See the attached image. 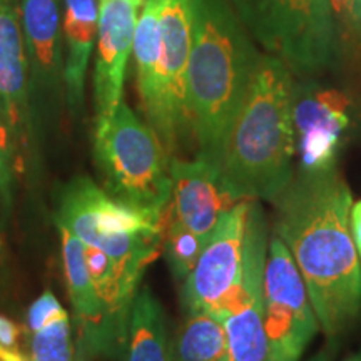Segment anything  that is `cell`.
I'll use <instances>...</instances> for the list:
<instances>
[{
  "mask_svg": "<svg viewBox=\"0 0 361 361\" xmlns=\"http://www.w3.org/2000/svg\"><path fill=\"white\" fill-rule=\"evenodd\" d=\"M32 335L29 361H74L71 324L66 310L49 319Z\"/></svg>",
  "mask_w": 361,
  "mask_h": 361,
  "instance_id": "22",
  "label": "cell"
},
{
  "mask_svg": "<svg viewBox=\"0 0 361 361\" xmlns=\"http://www.w3.org/2000/svg\"><path fill=\"white\" fill-rule=\"evenodd\" d=\"M333 12H335L336 20L345 22L350 25V13H348V0H331Z\"/></svg>",
  "mask_w": 361,
  "mask_h": 361,
  "instance_id": "27",
  "label": "cell"
},
{
  "mask_svg": "<svg viewBox=\"0 0 361 361\" xmlns=\"http://www.w3.org/2000/svg\"><path fill=\"white\" fill-rule=\"evenodd\" d=\"M27 66L20 4L0 0V117L11 129L16 146H25L29 133Z\"/></svg>",
  "mask_w": 361,
  "mask_h": 361,
  "instance_id": "15",
  "label": "cell"
},
{
  "mask_svg": "<svg viewBox=\"0 0 361 361\" xmlns=\"http://www.w3.org/2000/svg\"><path fill=\"white\" fill-rule=\"evenodd\" d=\"M169 176L171 216L207 241L221 216L239 200L228 191L218 166L200 154L192 161L171 157Z\"/></svg>",
  "mask_w": 361,
  "mask_h": 361,
  "instance_id": "14",
  "label": "cell"
},
{
  "mask_svg": "<svg viewBox=\"0 0 361 361\" xmlns=\"http://www.w3.org/2000/svg\"><path fill=\"white\" fill-rule=\"evenodd\" d=\"M293 82L279 59L263 54L221 159V178L239 201H274L296 173Z\"/></svg>",
  "mask_w": 361,
  "mask_h": 361,
  "instance_id": "3",
  "label": "cell"
},
{
  "mask_svg": "<svg viewBox=\"0 0 361 361\" xmlns=\"http://www.w3.org/2000/svg\"><path fill=\"white\" fill-rule=\"evenodd\" d=\"M97 54L96 71H94L96 124L109 119L123 101L126 67L134 45L139 8L146 0H97Z\"/></svg>",
  "mask_w": 361,
  "mask_h": 361,
  "instance_id": "13",
  "label": "cell"
},
{
  "mask_svg": "<svg viewBox=\"0 0 361 361\" xmlns=\"http://www.w3.org/2000/svg\"><path fill=\"white\" fill-rule=\"evenodd\" d=\"M268 226L259 201H251L246 219L245 268L234 310L223 322L226 361H268L264 328V264Z\"/></svg>",
  "mask_w": 361,
  "mask_h": 361,
  "instance_id": "11",
  "label": "cell"
},
{
  "mask_svg": "<svg viewBox=\"0 0 361 361\" xmlns=\"http://www.w3.org/2000/svg\"><path fill=\"white\" fill-rule=\"evenodd\" d=\"M350 229H351V238H353L356 252H358L361 259V201L351 204Z\"/></svg>",
  "mask_w": 361,
  "mask_h": 361,
  "instance_id": "25",
  "label": "cell"
},
{
  "mask_svg": "<svg viewBox=\"0 0 361 361\" xmlns=\"http://www.w3.org/2000/svg\"><path fill=\"white\" fill-rule=\"evenodd\" d=\"M56 221L84 245L106 252L126 273L141 278L162 241V218L112 200L85 176L64 188Z\"/></svg>",
  "mask_w": 361,
  "mask_h": 361,
  "instance_id": "6",
  "label": "cell"
},
{
  "mask_svg": "<svg viewBox=\"0 0 361 361\" xmlns=\"http://www.w3.org/2000/svg\"><path fill=\"white\" fill-rule=\"evenodd\" d=\"M186 75L189 134L197 154L221 169L229 130L263 57L229 0H191Z\"/></svg>",
  "mask_w": 361,
  "mask_h": 361,
  "instance_id": "2",
  "label": "cell"
},
{
  "mask_svg": "<svg viewBox=\"0 0 361 361\" xmlns=\"http://www.w3.org/2000/svg\"><path fill=\"white\" fill-rule=\"evenodd\" d=\"M350 27L361 37V0H348Z\"/></svg>",
  "mask_w": 361,
  "mask_h": 361,
  "instance_id": "26",
  "label": "cell"
},
{
  "mask_svg": "<svg viewBox=\"0 0 361 361\" xmlns=\"http://www.w3.org/2000/svg\"><path fill=\"white\" fill-rule=\"evenodd\" d=\"M62 2V49L67 102L74 112L80 111L84 101L85 72L97 39V0H61Z\"/></svg>",
  "mask_w": 361,
  "mask_h": 361,
  "instance_id": "17",
  "label": "cell"
},
{
  "mask_svg": "<svg viewBox=\"0 0 361 361\" xmlns=\"http://www.w3.org/2000/svg\"><path fill=\"white\" fill-rule=\"evenodd\" d=\"M164 4L166 0H146L142 12L139 13L137 25H135L133 49L137 89L144 109L152 102L156 90L157 67H159L162 51L161 13Z\"/></svg>",
  "mask_w": 361,
  "mask_h": 361,
  "instance_id": "19",
  "label": "cell"
},
{
  "mask_svg": "<svg viewBox=\"0 0 361 361\" xmlns=\"http://www.w3.org/2000/svg\"><path fill=\"white\" fill-rule=\"evenodd\" d=\"M251 200L238 201L221 216L200 259L184 279V313H207L224 319L236 305L245 268L246 219Z\"/></svg>",
  "mask_w": 361,
  "mask_h": 361,
  "instance_id": "9",
  "label": "cell"
},
{
  "mask_svg": "<svg viewBox=\"0 0 361 361\" xmlns=\"http://www.w3.org/2000/svg\"><path fill=\"white\" fill-rule=\"evenodd\" d=\"M291 119L295 129L296 171L335 169L338 157L360 123V107L346 90L316 78L293 82Z\"/></svg>",
  "mask_w": 361,
  "mask_h": 361,
  "instance_id": "7",
  "label": "cell"
},
{
  "mask_svg": "<svg viewBox=\"0 0 361 361\" xmlns=\"http://www.w3.org/2000/svg\"><path fill=\"white\" fill-rule=\"evenodd\" d=\"M264 328L268 361H300L319 331L305 279L276 234L269 239L264 264Z\"/></svg>",
  "mask_w": 361,
  "mask_h": 361,
  "instance_id": "8",
  "label": "cell"
},
{
  "mask_svg": "<svg viewBox=\"0 0 361 361\" xmlns=\"http://www.w3.org/2000/svg\"><path fill=\"white\" fill-rule=\"evenodd\" d=\"M128 361H169V335L164 310L151 288L135 293L129 319Z\"/></svg>",
  "mask_w": 361,
  "mask_h": 361,
  "instance_id": "18",
  "label": "cell"
},
{
  "mask_svg": "<svg viewBox=\"0 0 361 361\" xmlns=\"http://www.w3.org/2000/svg\"><path fill=\"white\" fill-rule=\"evenodd\" d=\"M62 310L64 308L57 301L56 295L52 291H44L29 308V313H27V328L32 333L37 331L42 324L61 313Z\"/></svg>",
  "mask_w": 361,
  "mask_h": 361,
  "instance_id": "24",
  "label": "cell"
},
{
  "mask_svg": "<svg viewBox=\"0 0 361 361\" xmlns=\"http://www.w3.org/2000/svg\"><path fill=\"white\" fill-rule=\"evenodd\" d=\"M169 361H226L223 322L207 313H186L169 340Z\"/></svg>",
  "mask_w": 361,
  "mask_h": 361,
  "instance_id": "20",
  "label": "cell"
},
{
  "mask_svg": "<svg viewBox=\"0 0 361 361\" xmlns=\"http://www.w3.org/2000/svg\"><path fill=\"white\" fill-rule=\"evenodd\" d=\"M239 19L266 54L298 79L318 78L340 57L331 0H233Z\"/></svg>",
  "mask_w": 361,
  "mask_h": 361,
  "instance_id": "5",
  "label": "cell"
},
{
  "mask_svg": "<svg viewBox=\"0 0 361 361\" xmlns=\"http://www.w3.org/2000/svg\"><path fill=\"white\" fill-rule=\"evenodd\" d=\"M273 202L274 234L305 279L319 329L336 340L361 314V259L351 238L348 184L338 168L296 171Z\"/></svg>",
  "mask_w": 361,
  "mask_h": 361,
  "instance_id": "1",
  "label": "cell"
},
{
  "mask_svg": "<svg viewBox=\"0 0 361 361\" xmlns=\"http://www.w3.org/2000/svg\"><path fill=\"white\" fill-rule=\"evenodd\" d=\"M206 239L197 236L196 233L189 231L178 219H174L166 207L162 214V250L164 258L168 261L174 278L184 281L189 276L202 250L206 246Z\"/></svg>",
  "mask_w": 361,
  "mask_h": 361,
  "instance_id": "21",
  "label": "cell"
},
{
  "mask_svg": "<svg viewBox=\"0 0 361 361\" xmlns=\"http://www.w3.org/2000/svg\"><path fill=\"white\" fill-rule=\"evenodd\" d=\"M191 0H166L161 13L162 51L152 102L144 109L149 126L171 159L189 133L186 75L191 54Z\"/></svg>",
  "mask_w": 361,
  "mask_h": 361,
  "instance_id": "10",
  "label": "cell"
},
{
  "mask_svg": "<svg viewBox=\"0 0 361 361\" xmlns=\"http://www.w3.org/2000/svg\"><path fill=\"white\" fill-rule=\"evenodd\" d=\"M345 361H361V350L358 351V353L351 355V356H350V358H346Z\"/></svg>",
  "mask_w": 361,
  "mask_h": 361,
  "instance_id": "29",
  "label": "cell"
},
{
  "mask_svg": "<svg viewBox=\"0 0 361 361\" xmlns=\"http://www.w3.org/2000/svg\"><path fill=\"white\" fill-rule=\"evenodd\" d=\"M333 356H335V348H324L319 353L311 356L308 361H333Z\"/></svg>",
  "mask_w": 361,
  "mask_h": 361,
  "instance_id": "28",
  "label": "cell"
},
{
  "mask_svg": "<svg viewBox=\"0 0 361 361\" xmlns=\"http://www.w3.org/2000/svg\"><path fill=\"white\" fill-rule=\"evenodd\" d=\"M16 141L6 121L0 117V202L6 213L12 206L13 191V152H16Z\"/></svg>",
  "mask_w": 361,
  "mask_h": 361,
  "instance_id": "23",
  "label": "cell"
},
{
  "mask_svg": "<svg viewBox=\"0 0 361 361\" xmlns=\"http://www.w3.org/2000/svg\"><path fill=\"white\" fill-rule=\"evenodd\" d=\"M94 161L112 200L162 218L171 201L169 157L154 129L124 101L96 124Z\"/></svg>",
  "mask_w": 361,
  "mask_h": 361,
  "instance_id": "4",
  "label": "cell"
},
{
  "mask_svg": "<svg viewBox=\"0 0 361 361\" xmlns=\"http://www.w3.org/2000/svg\"><path fill=\"white\" fill-rule=\"evenodd\" d=\"M20 22L34 84L54 89L64 71L61 0H20Z\"/></svg>",
  "mask_w": 361,
  "mask_h": 361,
  "instance_id": "16",
  "label": "cell"
},
{
  "mask_svg": "<svg viewBox=\"0 0 361 361\" xmlns=\"http://www.w3.org/2000/svg\"><path fill=\"white\" fill-rule=\"evenodd\" d=\"M62 238V259L79 329V361H90L96 356L126 355L128 336L116 326L104 308L94 281L85 264L84 245L69 228L57 224Z\"/></svg>",
  "mask_w": 361,
  "mask_h": 361,
  "instance_id": "12",
  "label": "cell"
}]
</instances>
